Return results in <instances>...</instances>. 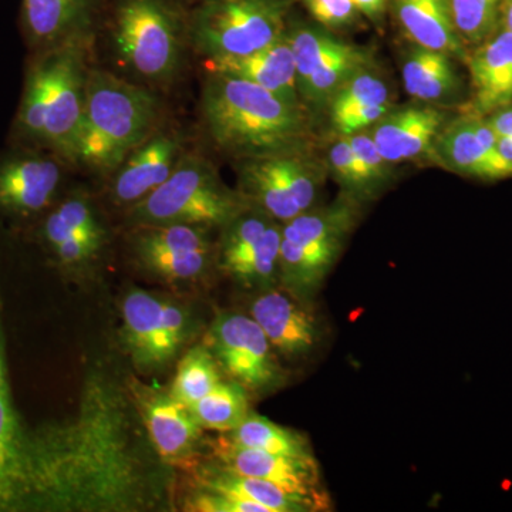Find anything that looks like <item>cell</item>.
<instances>
[{
	"mask_svg": "<svg viewBox=\"0 0 512 512\" xmlns=\"http://www.w3.org/2000/svg\"><path fill=\"white\" fill-rule=\"evenodd\" d=\"M90 37L92 33L73 36L32 53L10 133L12 144L39 148L76 163L90 70Z\"/></svg>",
	"mask_w": 512,
	"mask_h": 512,
	"instance_id": "cell-1",
	"label": "cell"
},
{
	"mask_svg": "<svg viewBox=\"0 0 512 512\" xmlns=\"http://www.w3.org/2000/svg\"><path fill=\"white\" fill-rule=\"evenodd\" d=\"M201 110L212 143L238 160L303 150L311 136L303 104L225 74L208 73Z\"/></svg>",
	"mask_w": 512,
	"mask_h": 512,
	"instance_id": "cell-2",
	"label": "cell"
},
{
	"mask_svg": "<svg viewBox=\"0 0 512 512\" xmlns=\"http://www.w3.org/2000/svg\"><path fill=\"white\" fill-rule=\"evenodd\" d=\"M160 101L150 90L90 69L76 163L116 171L156 131Z\"/></svg>",
	"mask_w": 512,
	"mask_h": 512,
	"instance_id": "cell-3",
	"label": "cell"
},
{
	"mask_svg": "<svg viewBox=\"0 0 512 512\" xmlns=\"http://www.w3.org/2000/svg\"><path fill=\"white\" fill-rule=\"evenodd\" d=\"M248 207L239 192L222 183L208 161L185 153L167 181L131 207L130 218L136 225L222 228Z\"/></svg>",
	"mask_w": 512,
	"mask_h": 512,
	"instance_id": "cell-4",
	"label": "cell"
},
{
	"mask_svg": "<svg viewBox=\"0 0 512 512\" xmlns=\"http://www.w3.org/2000/svg\"><path fill=\"white\" fill-rule=\"evenodd\" d=\"M184 36L183 18L171 0L117 2L114 46L123 63L144 79H173L183 60Z\"/></svg>",
	"mask_w": 512,
	"mask_h": 512,
	"instance_id": "cell-5",
	"label": "cell"
},
{
	"mask_svg": "<svg viewBox=\"0 0 512 512\" xmlns=\"http://www.w3.org/2000/svg\"><path fill=\"white\" fill-rule=\"evenodd\" d=\"M291 0H205L188 35L207 59L251 55L286 35Z\"/></svg>",
	"mask_w": 512,
	"mask_h": 512,
	"instance_id": "cell-6",
	"label": "cell"
},
{
	"mask_svg": "<svg viewBox=\"0 0 512 512\" xmlns=\"http://www.w3.org/2000/svg\"><path fill=\"white\" fill-rule=\"evenodd\" d=\"M239 194L272 220L291 221L311 210L323 185L322 165L303 150L239 160Z\"/></svg>",
	"mask_w": 512,
	"mask_h": 512,
	"instance_id": "cell-7",
	"label": "cell"
},
{
	"mask_svg": "<svg viewBox=\"0 0 512 512\" xmlns=\"http://www.w3.org/2000/svg\"><path fill=\"white\" fill-rule=\"evenodd\" d=\"M205 346L221 370L248 393H265L285 382L278 353L251 315L225 312L212 323Z\"/></svg>",
	"mask_w": 512,
	"mask_h": 512,
	"instance_id": "cell-8",
	"label": "cell"
},
{
	"mask_svg": "<svg viewBox=\"0 0 512 512\" xmlns=\"http://www.w3.org/2000/svg\"><path fill=\"white\" fill-rule=\"evenodd\" d=\"M63 160L39 148L16 146L0 154V215L15 222L39 220L55 205Z\"/></svg>",
	"mask_w": 512,
	"mask_h": 512,
	"instance_id": "cell-9",
	"label": "cell"
},
{
	"mask_svg": "<svg viewBox=\"0 0 512 512\" xmlns=\"http://www.w3.org/2000/svg\"><path fill=\"white\" fill-rule=\"evenodd\" d=\"M124 339L137 366L160 369L180 352L188 338V313L173 302L143 291L123 302Z\"/></svg>",
	"mask_w": 512,
	"mask_h": 512,
	"instance_id": "cell-10",
	"label": "cell"
},
{
	"mask_svg": "<svg viewBox=\"0 0 512 512\" xmlns=\"http://www.w3.org/2000/svg\"><path fill=\"white\" fill-rule=\"evenodd\" d=\"M133 249L147 271L168 282L201 278L214 256L208 228L184 224L138 225Z\"/></svg>",
	"mask_w": 512,
	"mask_h": 512,
	"instance_id": "cell-11",
	"label": "cell"
},
{
	"mask_svg": "<svg viewBox=\"0 0 512 512\" xmlns=\"http://www.w3.org/2000/svg\"><path fill=\"white\" fill-rule=\"evenodd\" d=\"M37 241L63 268L89 264L106 241V231L89 198L73 194L37 220Z\"/></svg>",
	"mask_w": 512,
	"mask_h": 512,
	"instance_id": "cell-12",
	"label": "cell"
},
{
	"mask_svg": "<svg viewBox=\"0 0 512 512\" xmlns=\"http://www.w3.org/2000/svg\"><path fill=\"white\" fill-rule=\"evenodd\" d=\"M212 454L218 466L242 476L278 485L286 493L311 505L313 510L323 507L325 495L320 491L319 466L315 457L281 456L256 448L241 447L231 443L227 437H221L212 444Z\"/></svg>",
	"mask_w": 512,
	"mask_h": 512,
	"instance_id": "cell-13",
	"label": "cell"
},
{
	"mask_svg": "<svg viewBox=\"0 0 512 512\" xmlns=\"http://www.w3.org/2000/svg\"><path fill=\"white\" fill-rule=\"evenodd\" d=\"M249 315L264 330L275 352L286 359H303L319 348L322 329L318 318L308 308V301L284 286L262 289L252 301Z\"/></svg>",
	"mask_w": 512,
	"mask_h": 512,
	"instance_id": "cell-14",
	"label": "cell"
},
{
	"mask_svg": "<svg viewBox=\"0 0 512 512\" xmlns=\"http://www.w3.org/2000/svg\"><path fill=\"white\" fill-rule=\"evenodd\" d=\"M184 154L180 133L154 131L117 168L111 198L117 204L133 207L167 181Z\"/></svg>",
	"mask_w": 512,
	"mask_h": 512,
	"instance_id": "cell-15",
	"label": "cell"
},
{
	"mask_svg": "<svg viewBox=\"0 0 512 512\" xmlns=\"http://www.w3.org/2000/svg\"><path fill=\"white\" fill-rule=\"evenodd\" d=\"M433 151L441 163L456 173L483 180L511 177L507 165L498 156L497 136L485 117L466 113L446 124Z\"/></svg>",
	"mask_w": 512,
	"mask_h": 512,
	"instance_id": "cell-16",
	"label": "cell"
},
{
	"mask_svg": "<svg viewBox=\"0 0 512 512\" xmlns=\"http://www.w3.org/2000/svg\"><path fill=\"white\" fill-rule=\"evenodd\" d=\"M471 101L467 113L487 117L512 104V32L498 28L467 57Z\"/></svg>",
	"mask_w": 512,
	"mask_h": 512,
	"instance_id": "cell-17",
	"label": "cell"
},
{
	"mask_svg": "<svg viewBox=\"0 0 512 512\" xmlns=\"http://www.w3.org/2000/svg\"><path fill=\"white\" fill-rule=\"evenodd\" d=\"M446 124V113L439 109L407 107L390 110L370 134L384 160L396 164L430 151Z\"/></svg>",
	"mask_w": 512,
	"mask_h": 512,
	"instance_id": "cell-18",
	"label": "cell"
},
{
	"mask_svg": "<svg viewBox=\"0 0 512 512\" xmlns=\"http://www.w3.org/2000/svg\"><path fill=\"white\" fill-rule=\"evenodd\" d=\"M144 423L158 454L173 464H191L201 439V424L173 394L147 392L140 400Z\"/></svg>",
	"mask_w": 512,
	"mask_h": 512,
	"instance_id": "cell-19",
	"label": "cell"
},
{
	"mask_svg": "<svg viewBox=\"0 0 512 512\" xmlns=\"http://www.w3.org/2000/svg\"><path fill=\"white\" fill-rule=\"evenodd\" d=\"M97 0H22L20 28L32 53L90 33Z\"/></svg>",
	"mask_w": 512,
	"mask_h": 512,
	"instance_id": "cell-20",
	"label": "cell"
},
{
	"mask_svg": "<svg viewBox=\"0 0 512 512\" xmlns=\"http://www.w3.org/2000/svg\"><path fill=\"white\" fill-rule=\"evenodd\" d=\"M205 67L208 73L237 77L291 103L303 104L296 82L295 57L286 35L251 55L207 59Z\"/></svg>",
	"mask_w": 512,
	"mask_h": 512,
	"instance_id": "cell-21",
	"label": "cell"
},
{
	"mask_svg": "<svg viewBox=\"0 0 512 512\" xmlns=\"http://www.w3.org/2000/svg\"><path fill=\"white\" fill-rule=\"evenodd\" d=\"M329 110L336 130L342 136H352L375 126L393 110V104L389 87L367 66L342 84L329 101Z\"/></svg>",
	"mask_w": 512,
	"mask_h": 512,
	"instance_id": "cell-22",
	"label": "cell"
},
{
	"mask_svg": "<svg viewBox=\"0 0 512 512\" xmlns=\"http://www.w3.org/2000/svg\"><path fill=\"white\" fill-rule=\"evenodd\" d=\"M394 15L417 46L466 60L464 45L454 25L450 0H392Z\"/></svg>",
	"mask_w": 512,
	"mask_h": 512,
	"instance_id": "cell-23",
	"label": "cell"
},
{
	"mask_svg": "<svg viewBox=\"0 0 512 512\" xmlns=\"http://www.w3.org/2000/svg\"><path fill=\"white\" fill-rule=\"evenodd\" d=\"M403 84L409 96L426 103L453 99L461 89L453 57L417 45L404 59Z\"/></svg>",
	"mask_w": 512,
	"mask_h": 512,
	"instance_id": "cell-24",
	"label": "cell"
},
{
	"mask_svg": "<svg viewBox=\"0 0 512 512\" xmlns=\"http://www.w3.org/2000/svg\"><path fill=\"white\" fill-rule=\"evenodd\" d=\"M282 224L274 221L249 247L235 254L220 256L218 264L225 274L247 288H272L279 282V252Z\"/></svg>",
	"mask_w": 512,
	"mask_h": 512,
	"instance_id": "cell-25",
	"label": "cell"
},
{
	"mask_svg": "<svg viewBox=\"0 0 512 512\" xmlns=\"http://www.w3.org/2000/svg\"><path fill=\"white\" fill-rule=\"evenodd\" d=\"M200 490L218 491L255 501L264 505L269 512H306L313 508L301 498L286 493L278 485L259 480V478L242 476L218 466L204 467L198 473Z\"/></svg>",
	"mask_w": 512,
	"mask_h": 512,
	"instance_id": "cell-26",
	"label": "cell"
},
{
	"mask_svg": "<svg viewBox=\"0 0 512 512\" xmlns=\"http://www.w3.org/2000/svg\"><path fill=\"white\" fill-rule=\"evenodd\" d=\"M23 436L9 393L0 394V511L23 510Z\"/></svg>",
	"mask_w": 512,
	"mask_h": 512,
	"instance_id": "cell-27",
	"label": "cell"
},
{
	"mask_svg": "<svg viewBox=\"0 0 512 512\" xmlns=\"http://www.w3.org/2000/svg\"><path fill=\"white\" fill-rule=\"evenodd\" d=\"M367 66H370V59L365 50L343 42V45L330 53L308 80L299 86L303 106L315 111L329 106V101L342 84Z\"/></svg>",
	"mask_w": 512,
	"mask_h": 512,
	"instance_id": "cell-28",
	"label": "cell"
},
{
	"mask_svg": "<svg viewBox=\"0 0 512 512\" xmlns=\"http://www.w3.org/2000/svg\"><path fill=\"white\" fill-rule=\"evenodd\" d=\"M227 439L237 446L256 448L281 456L313 457L309 440L299 431L279 426L274 421L251 412L237 429L228 433Z\"/></svg>",
	"mask_w": 512,
	"mask_h": 512,
	"instance_id": "cell-29",
	"label": "cell"
},
{
	"mask_svg": "<svg viewBox=\"0 0 512 512\" xmlns=\"http://www.w3.org/2000/svg\"><path fill=\"white\" fill-rule=\"evenodd\" d=\"M190 409L202 429L231 433L249 414L248 392L238 383L221 382Z\"/></svg>",
	"mask_w": 512,
	"mask_h": 512,
	"instance_id": "cell-30",
	"label": "cell"
},
{
	"mask_svg": "<svg viewBox=\"0 0 512 512\" xmlns=\"http://www.w3.org/2000/svg\"><path fill=\"white\" fill-rule=\"evenodd\" d=\"M221 367L207 346H195L178 363L171 394L188 407L222 382Z\"/></svg>",
	"mask_w": 512,
	"mask_h": 512,
	"instance_id": "cell-31",
	"label": "cell"
},
{
	"mask_svg": "<svg viewBox=\"0 0 512 512\" xmlns=\"http://www.w3.org/2000/svg\"><path fill=\"white\" fill-rule=\"evenodd\" d=\"M504 0H450L454 25L466 46H478L500 28Z\"/></svg>",
	"mask_w": 512,
	"mask_h": 512,
	"instance_id": "cell-32",
	"label": "cell"
},
{
	"mask_svg": "<svg viewBox=\"0 0 512 512\" xmlns=\"http://www.w3.org/2000/svg\"><path fill=\"white\" fill-rule=\"evenodd\" d=\"M328 163L330 171L335 175L336 180L346 188L350 197L356 198L357 195L369 194L376 190L362 161L350 146L348 137L343 136L329 148Z\"/></svg>",
	"mask_w": 512,
	"mask_h": 512,
	"instance_id": "cell-33",
	"label": "cell"
},
{
	"mask_svg": "<svg viewBox=\"0 0 512 512\" xmlns=\"http://www.w3.org/2000/svg\"><path fill=\"white\" fill-rule=\"evenodd\" d=\"M195 512H269L264 505L218 491L200 490L187 503Z\"/></svg>",
	"mask_w": 512,
	"mask_h": 512,
	"instance_id": "cell-34",
	"label": "cell"
},
{
	"mask_svg": "<svg viewBox=\"0 0 512 512\" xmlns=\"http://www.w3.org/2000/svg\"><path fill=\"white\" fill-rule=\"evenodd\" d=\"M312 18L329 29L352 25L359 15L352 0H302Z\"/></svg>",
	"mask_w": 512,
	"mask_h": 512,
	"instance_id": "cell-35",
	"label": "cell"
},
{
	"mask_svg": "<svg viewBox=\"0 0 512 512\" xmlns=\"http://www.w3.org/2000/svg\"><path fill=\"white\" fill-rule=\"evenodd\" d=\"M348 137L350 146L355 151L356 156L362 161L366 173L372 181L373 187L377 188L387 178V161L380 154L379 148L373 141L372 134L359 131Z\"/></svg>",
	"mask_w": 512,
	"mask_h": 512,
	"instance_id": "cell-36",
	"label": "cell"
},
{
	"mask_svg": "<svg viewBox=\"0 0 512 512\" xmlns=\"http://www.w3.org/2000/svg\"><path fill=\"white\" fill-rule=\"evenodd\" d=\"M495 136L512 138V104L485 117Z\"/></svg>",
	"mask_w": 512,
	"mask_h": 512,
	"instance_id": "cell-37",
	"label": "cell"
},
{
	"mask_svg": "<svg viewBox=\"0 0 512 512\" xmlns=\"http://www.w3.org/2000/svg\"><path fill=\"white\" fill-rule=\"evenodd\" d=\"M352 2L360 13L377 22L382 19L387 0H352Z\"/></svg>",
	"mask_w": 512,
	"mask_h": 512,
	"instance_id": "cell-38",
	"label": "cell"
},
{
	"mask_svg": "<svg viewBox=\"0 0 512 512\" xmlns=\"http://www.w3.org/2000/svg\"><path fill=\"white\" fill-rule=\"evenodd\" d=\"M9 393L8 372H6L5 349H3L2 330H0V394Z\"/></svg>",
	"mask_w": 512,
	"mask_h": 512,
	"instance_id": "cell-39",
	"label": "cell"
},
{
	"mask_svg": "<svg viewBox=\"0 0 512 512\" xmlns=\"http://www.w3.org/2000/svg\"><path fill=\"white\" fill-rule=\"evenodd\" d=\"M500 28L511 30L512 32V0H504L503 9H501Z\"/></svg>",
	"mask_w": 512,
	"mask_h": 512,
	"instance_id": "cell-40",
	"label": "cell"
}]
</instances>
